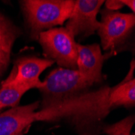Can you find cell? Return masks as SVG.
<instances>
[{
	"label": "cell",
	"mask_w": 135,
	"mask_h": 135,
	"mask_svg": "<svg viewBox=\"0 0 135 135\" xmlns=\"http://www.w3.org/2000/svg\"><path fill=\"white\" fill-rule=\"evenodd\" d=\"M110 88L89 93H79L41 108L36 112V121L66 119L80 135H97L101 132V121L108 114Z\"/></svg>",
	"instance_id": "1"
},
{
	"label": "cell",
	"mask_w": 135,
	"mask_h": 135,
	"mask_svg": "<svg viewBox=\"0 0 135 135\" xmlns=\"http://www.w3.org/2000/svg\"><path fill=\"white\" fill-rule=\"evenodd\" d=\"M20 3L31 36L36 40L41 32L67 21L75 5L73 0H27Z\"/></svg>",
	"instance_id": "2"
},
{
	"label": "cell",
	"mask_w": 135,
	"mask_h": 135,
	"mask_svg": "<svg viewBox=\"0 0 135 135\" xmlns=\"http://www.w3.org/2000/svg\"><path fill=\"white\" fill-rule=\"evenodd\" d=\"M92 86L78 70L59 67L41 81L38 89L43 95L42 106L45 107L70 97Z\"/></svg>",
	"instance_id": "3"
},
{
	"label": "cell",
	"mask_w": 135,
	"mask_h": 135,
	"mask_svg": "<svg viewBox=\"0 0 135 135\" xmlns=\"http://www.w3.org/2000/svg\"><path fill=\"white\" fill-rule=\"evenodd\" d=\"M45 55L62 68L77 70L78 43L66 28H54L38 36Z\"/></svg>",
	"instance_id": "4"
},
{
	"label": "cell",
	"mask_w": 135,
	"mask_h": 135,
	"mask_svg": "<svg viewBox=\"0 0 135 135\" xmlns=\"http://www.w3.org/2000/svg\"><path fill=\"white\" fill-rule=\"evenodd\" d=\"M101 20L97 29L101 45L104 50H113L123 43L135 24L134 14L104 10L101 12Z\"/></svg>",
	"instance_id": "5"
},
{
	"label": "cell",
	"mask_w": 135,
	"mask_h": 135,
	"mask_svg": "<svg viewBox=\"0 0 135 135\" xmlns=\"http://www.w3.org/2000/svg\"><path fill=\"white\" fill-rule=\"evenodd\" d=\"M103 0H77L75 1L73 11L67 20L66 28L74 36L83 39L95 33L100 25L97 15Z\"/></svg>",
	"instance_id": "6"
},
{
	"label": "cell",
	"mask_w": 135,
	"mask_h": 135,
	"mask_svg": "<svg viewBox=\"0 0 135 135\" xmlns=\"http://www.w3.org/2000/svg\"><path fill=\"white\" fill-rule=\"evenodd\" d=\"M54 63V61L48 58L32 56L20 57L16 61L15 67L5 82L18 85H29L32 88H38L41 84L39 78L41 73Z\"/></svg>",
	"instance_id": "7"
},
{
	"label": "cell",
	"mask_w": 135,
	"mask_h": 135,
	"mask_svg": "<svg viewBox=\"0 0 135 135\" xmlns=\"http://www.w3.org/2000/svg\"><path fill=\"white\" fill-rule=\"evenodd\" d=\"M40 102L16 106L0 114V135H13L23 132L33 122L36 121V109Z\"/></svg>",
	"instance_id": "8"
},
{
	"label": "cell",
	"mask_w": 135,
	"mask_h": 135,
	"mask_svg": "<svg viewBox=\"0 0 135 135\" xmlns=\"http://www.w3.org/2000/svg\"><path fill=\"white\" fill-rule=\"evenodd\" d=\"M105 56L99 45H83L78 43L77 70L92 85L102 81V66Z\"/></svg>",
	"instance_id": "9"
},
{
	"label": "cell",
	"mask_w": 135,
	"mask_h": 135,
	"mask_svg": "<svg viewBox=\"0 0 135 135\" xmlns=\"http://www.w3.org/2000/svg\"><path fill=\"white\" fill-rule=\"evenodd\" d=\"M108 103L110 106L133 107L135 104V80L133 78L123 81L116 87L110 88L108 93Z\"/></svg>",
	"instance_id": "10"
},
{
	"label": "cell",
	"mask_w": 135,
	"mask_h": 135,
	"mask_svg": "<svg viewBox=\"0 0 135 135\" xmlns=\"http://www.w3.org/2000/svg\"><path fill=\"white\" fill-rule=\"evenodd\" d=\"M32 88L29 85H18L4 81L0 89V108L16 107L23 95Z\"/></svg>",
	"instance_id": "11"
},
{
	"label": "cell",
	"mask_w": 135,
	"mask_h": 135,
	"mask_svg": "<svg viewBox=\"0 0 135 135\" xmlns=\"http://www.w3.org/2000/svg\"><path fill=\"white\" fill-rule=\"evenodd\" d=\"M21 33L18 27L0 13V49L7 55L10 56L11 48Z\"/></svg>",
	"instance_id": "12"
},
{
	"label": "cell",
	"mask_w": 135,
	"mask_h": 135,
	"mask_svg": "<svg viewBox=\"0 0 135 135\" xmlns=\"http://www.w3.org/2000/svg\"><path fill=\"white\" fill-rule=\"evenodd\" d=\"M134 122L135 117L131 115L113 125L102 126L101 132L107 135H130Z\"/></svg>",
	"instance_id": "13"
},
{
	"label": "cell",
	"mask_w": 135,
	"mask_h": 135,
	"mask_svg": "<svg viewBox=\"0 0 135 135\" xmlns=\"http://www.w3.org/2000/svg\"><path fill=\"white\" fill-rule=\"evenodd\" d=\"M105 8L108 11H117L124 7L123 3L121 1H114V0H111V1H104Z\"/></svg>",
	"instance_id": "14"
},
{
	"label": "cell",
	"mask_w": 135,
	"mask_h": 135,
	"mask_svg": "<svg viewBox=\"0 0 135 135\" xmlns=\"http://www.w3.org/2000/svg\"><path fill=\"white\" fill-rule=\"evenodd\" d=\"M10 56L7 55L1 49H0V71L6 69L8 65Z\"/></svg>",
	"instance_id": "15"
},
{
	"label": "cell",
	"mask_w": 135,
	"mask_h": 135,
	"mask_svg": "<svg viewBox=\"0 0 135 135\" xmlns=\"http://www.w3.org/2000/svg\"><path fill=\"white\" fill-rule=\"evenodd\" d=\"M121 3H123L124 6H127L129 8H130L133 12H134L135 11V2L134 0H132V1H129V0H122Z\"/></svg>",
	"instance_id": "16"
},
{
	"label": "cell",
	"mask_w": 135,
	"mask_h": 135,
	"mask_svg": "<svg viewBox=\"0 0 135 135\" xmlns=\"http://www.w3.org/2000/svg\"><path fill=\"white\" fill-rule=\"evenodd\" d=\"M13 135H23V132H20V133H15Z\"/></svg>",
	"instance_id": "17"
},
{
	"label": "cell",
	"mask_w": 135,
	"mask_h": 135,
	"mask_svg": "<svg viewBox=\"0 0 135 135\" xmlns=\"http://www.w3.org/2000/svg\"><path fill=\"white\" fill-rule=\"evenodd\" d=\"M0 110H1V108H0Z\"/></svg>",
	"instance_id": "18"
},
{
	"label": "cell",
	"mask_w": 135,
	"mask_h": 135,
	"mask_svg": "<svg viewBox=\"0 0 135 135\" xmlns=\"http://www.w3.org/2000/svg\"><path fill=\"white\" fill-rule=\"evenodd\" d=\"M133 135H134V134H133Z\"/></svg>",
	"instance_id": "19"
}]
</instances>
